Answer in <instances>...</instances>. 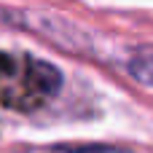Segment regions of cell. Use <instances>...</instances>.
Instances as JSON below:
<instances>
[{
    "mask_svg": "<svg viewBox=\"0 0 153 153\" xmlns=\"http://www.w3.org/2000/svg\"><path fill=\"white\" fill-rule=\"evenodd\" d=\"M62 89V73L32 54L0 51V105L32 113L51 102Z\"/></svg>",
    "mask_w": 153,
    "mask_h": 153,
    "instance_id": "1",
    "label": "cell"
},
{
    "mask_svg": "<svg viewBox=\"0 0 153 153\" xmlns=\"http://www.w3.org/2000/svg\"><path fill=\"white\" fill-rule=\"evenodd\" d=\"M126 70H129V75H132L134 81H140L143 86H151L153 89V48L137 51V54L129 59Z\"/></svg>",
    "mask_w": 153,
    "mask_h": 153,
    "instance_id": "2",
    "label": "cell"
},
{
    "mask_svg": "<svg viewBox=\"0 0 153 153\" xmlns=\"http://www.w3.org/2000/svg\"><path fill=\"white\" fill-rule=\"evenodd\" d=\"M67 153H132V151L113 148V145H89V148H78V151H67Z\"/></svg>",
    "mask_w": 153,
    "mask_h": 153,
    "instance_id": "3",
    "label": "cell"
}]
</instances>
